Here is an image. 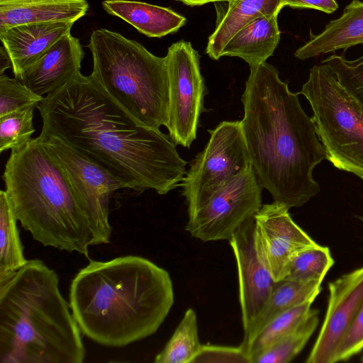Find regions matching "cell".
<instances>
[{
  "instance_id": "obj_1",
  "label": "cell",
  "mask_w": 363,
  "mask_h": 363,
  "mask_svg": "<svg viewBox=\"0 0 363 363\" xmlns=\"http://www.w3.org/2000/svg\"><path fill=\"white\" fill-rule=\"evenodd\" d=\"M42 134L52 135L142 192L180 186L186 162L169 136L115 102L92 76L80 74L38 104Z\"/></svg>"
},
{
  "instance_id": "obj_2",
  "label": "cell",
  "mask_w": 363,
  "mask_h": 363,
  "mask_svg": "<svg viewBox=\"0 0 363 363\" xmlns=\"http://www.w3.org/2000/svg\"><path fill=\"white\" fill-rule=\"evenodd\" d=\"M250 69L241 123L251 165L274 201L301 207L319 193L313 172L326 160L314 121L273 65L264 62Z\"/></svg>"
},
{
  "instance_id": "obj_3",
  "label": "cell",
  "mask_w": 363,
  "mask_h": 363,
  "mask_svg": "<svg viewBox=\"0 0 363 363\" xmlns=\"http://www.w3.org/2000/svg\"><path fill=\"white\" fill-rule=\"evenodd\" d=\"M173 303L169 273L140 256L90 260L70 285L69 305L81 333L106 347L153 335Z\"/></svg>"
},
{
  "instance_id": "obj_4",
  "label": "cell",
  "mask_w": 363,
  "mask_h": 363,
  "mask_svg": "<svg viewBox=\"0 0 363 363\" xmlns=\"http://www.w3.org/2000/svg\"><path fill=\"white\" fill-rule=\"evenodd\" d=\"M81 330L55 270L28 260L0 285V363H82Z\"/></svg>"
},
{
  "instance_id": "obj_5",
  "label": "cell",
  "mask_w": 363,
  "mask_h": 363,
  "mask_svg": "<svg viewBox=\"0 0 363 363\" xmlns=\"http://www.w3.org/2000/svg\"><path fill=\"white\" fill-rule=\"evenodd\" d=\"M2 179L18 221L43 246L89 257L90 246L111 242L38 137L11 150Z\"/></svg>"
},
{
  "instance_id": "obj_6",
  "label": "cell",
  "mask_w": 363,
  "mask_h": 363,
  "mask_svg": "<svg viewBox=\"0 0 363 363\" xmlns=\"http://www.w3.org/2000/svg\"><path fill=\"white\" fill-rule=\"evenodd\" d=\"M91 75L136 121L150 128L168 126L169 82L166 57L105 28L91 34Z\"/></svg>"
},
{
  "instance_id": "obj_7",
  "label": "cell",
  "mask_w": 363,
  "mask_h": 363,
  "mask_svg": "<svg viewBox=\"0 0 363 363\" xmlns=\"http://www.w3.org/2000/svg\"><path fill=\"white\" fill-rule=\"evenodd\" d=\"M300 94L313 111L326 160L363 179V112L325 65L313 66Z\"/></svg>"
},
{
  "instance_id": "obj_8",
  "label": "cell",
  "mask_w": 363,
  "mask_h": 363,
  "mask_svg": "<svg viewBox=\"0 0 363 363\" xmlns=\"http://www.w3.org/2000/svg\"><path fill=\"white\" fill-rule=\"evenodd\" d=\"M208 131V143L190 162L180 184L188 216L252 167L241 121H222Z\"/></svg>"
},
{
  "instance_id": "obj_9",
  "label": "cell",
  "mask_w": 363,
  "mask_h": 363,
  "mask_svg": "<svg viewBox=\"0 0 363 363\" xmlns=\"http://www.w3.org/2000/svg\"><path fill=\"white\" fill-rule=\"evenodd\" d=\"M166 57L169 82V136L175 145L190 147L196 138L199 118L206 111L208 91L200 55L190 42L172 44Z\"/></svg>"
},
{
  "instance_id": "obj_10",
  "label": "cell",
  "mask_w": 363,
  "mask_h": 363,
  "mask_svg": "<svg viewBox=\"0 0 363 363\" xmlns=\"http://www.w3.org/2000/svg\"><path fill=\"white\" fill-rule=\"evenodd\" d=\"M253 169L240 174L188 216L186 230L204 242L229 240L262 207V191Z\"/></svg>"
},
{
  "instance_id": "obj_11",
  "label": "cell",
  "mask_w": 363,
  "mask_h": 363,
  "mask_svg": "<svg viewBox=\"0 0 363 363\" xmlns=\"http://www.w3.org/2000/svg\"><path fill=\"white\" fill-rule=\"evenodd\" d=\"M38 138L59 163L90 218L111 238L110 199L116 190L129 189L128 184L58 138L42 133Z\"/></svg>"
},
{
  "instance_id": "obj_12",
  "label": "cell",
  "mask_w": 363,
  "mask_h": 363,
  "mask_svg": "<svg viewBox=\"0 0 363 363\" xmlns=\"http://www.w3.org/2000/svg\"><path fill=\"white\" fill-rule=\"evenodd\" d=\"M238 268L239 301L246 350L275 285L257 246L255 217L244 222L229 240ZM247 351V350H246Z\"/></svg>"
},
{
  "instance_id": "obj_13",
  "label": "cell",
  "mask_w": 363,
  "mask_h": 363,
  "mask_svg": "<svg viewBox=\"0 0 363 363\" xmlns=\"http://www.w3.org/2000/svg\"><path fill=\"white\" fill-rule=\"evenodd\" d=\"M289 208L274 201L255 216L257 246L275 281L285 279L294 259L318 244L291 218Z\"/></svg>"
},
{
  "instance_id": "obj_14",
  "label": "cell",
  "mask_w": 363,
  "mask_h": 363,
  "mask_svg": "<svg viewBox=\"0 0 363 363\" xmlns=\"http://www.w3.org/2000/svg\"><path fill=\"white\" fill-rule=\"evenodd\" d=\"M324 321L307 363H333L336 351L363 306V267L328 284Z\"/></svg>"
},
{
  "instance_id": "obj_15",
  "label": "cell",
  "mask_w": 363,
  "mask_h": 363,
  "mask_svg": "<svg viewBox=\"0 0 363 363\" xmlns=\"http://www.w3.org/2000/svg\"><path fill=\"white\" fill-rule=\"evenodd\" d=\"M84 57L79 40L67 33L15 78L35 94L48 95L82 74Z\"/></svg>"
},
{
  "instance_id": "obj_16",
  "label": "cell",
  "mask_w": 363,
  "mask_h": 363,
  "mask_svg": "<svg viewBox=\"0 0 363 363\" xmlns=\"http://www.w3.org/2000/svg\"><path fill=\"white\" fill-rule=\"evenodd\" d=\"M74 23L49 21L22 23L0 29V39L17 77L61 37L70 33Z\"/></svg>"
},
{
  "instance_id": "obj_17",
  "label": "cell",
  "mask_w": 363,
  "mask_h": 363,
  "mask_svg": "<svg viewBox=\"0 0 363 363\" xmlns=\"http://www.w3.org/2000/svg\"><path fill=\"white\" fill-rule=\"evenodd\" d=\"M309 36L295 51L296 58L304 60L363 43V1L352 0L321 33L315 35L311 31Z\"/></svg>"
},
{
  "instance_id": "obj_18",
  "label": "cell",
  "mask_w": 363,
  "mask_h": 363,
  "mask_svg": "<svg viewBox=\"0 0 363 363\" xmlns=\"http://www.w3.org/2000/svg\"><path fill=\"white\" fill-rule=\"evenodd\" d=\"M88 9L86 0H0V29L27 23H74Z\"/></svg>"
},
{
  "instance_id": "obj_19",
  "label": "cell",
  "mask_w": 363,
  "mask_h": 363,
  "mask_svg": "<svg viewBox=\"0 0 363 363\" xmlns=\"http://www.w3.org/2000/svg\"><path fill=\"white\" fill-rule=\"evenodd\" d=\"M104 9L132 25L150 38H162L177 32L186 22L184 16L172 9L132 0H105Z\"/></svg>"
},
{
  "instance_id": "obj_20",
  "label": "cell",
  "mask_w": 363,
  "mask_h": 363,
  "mask_svg": "<svg viewBox=\"0 0 363 363\" xmlns=\"http://www.w3.org/2000/svg\"><path fill=\"white\" fill-rule=\"evenodd\" d=\"M277 15L257 18L239 30L228 42L221 57H238L250 67L261 64L271 57L279 40Z\"/></svg>"
},
{
  "instance_id": "obj_21",
  "label": "cell",
  "mask_w": 363,
  "mask_h": 363,
  "mask_svg": "<svg viewBox=\"0 0 363 363\" xmlns=\"http://www.w3.org/2000/svg\"><path fill=\"white\" fill-rule=\"evenodd\" d=\"M284 0H231L216 28L209 36L206 53L213 60L221 52L230 38L253 20L264 16L277 15L284 7Z\"/></svg>"
},
{
  "instance_id": "obj_22",
  "label": "cell",
  "mask_w": 363,
  "mask_h": 363,
  "mask_svg": "<svg viewBox=\"0 0 363 363\" xmlns=\"http://www.w3.org/2000/svg\"><path fill=\"white\" fill-rule=\"evenodd\" d=\"M16 218L6 191H0V285L28 261L23 253Z\"/></svg>"
},
{
  "instance_id": "obj_23",
  "label": "cell",
  "mask_w": 363,
  "mask_h": 363,
  "mask_svg": "<svg viewBox=\"0 0 363 363\" xmlns=\"http://www.w3.org/2000/svg\"><path fill=\"white\" fill-rule=\"evenodd\" d=\"M321 283L318 281L291 279L276 281L267 307L257 323L253 338L264 326L280 313L306 301L313 302L321 291Z\"/></svg>"
},
{
  "instance_id": "obj_24",
  "label": "cell",
  "mask_w": 363,
  "mask_h": 363,
  "mask_svg": "<svg viewBox=\"0 0 363 363\" xmlns=\"http://www.w3.org/2000/svg\"><path fill=\"white\" fill-rule=\"evenodd\" d=\"M202 345L199 339L196 312L189 308L173 335L155 357V363H192Z\"/></svg>"
},
{
  "instance_id": "obj_25",
  "label": "cell",
  "mask_w": 363,
  "mask_h": 363,
  "mask_svg": "<svg viewBox=\"0 0 363 363\" xmlns=\"http://www.w3.org/2000/svg\"><path fill=\"white\" fill-rule=\"evenodd\" d=\"M313 301H306L287 310L269 321L255 336L247 352L252 363L273 344L301 324L311 311Z\"/></svg>"
},
{
  "instance_id": "obj_26",
  "label": "cell",
  "mask_w": 363,
  "mask_h": 363,
  "mask_svg": "<svg viewBox=\"0 0 363 363\" xmlns=\"http://www.w3.org/2000/svg\"><path fill=\"white\" fill-rule=\"evenodd\" d=\"M318 311L311 309L305 320L296 328L261 354L255 363H287L305 347L318 324Z\"/></svg>"
},
{
  "instance_id": "obj_27",
  "label": "cell",
  "mask_w": 363,
  "mask_h": 363,
  "mask_svg": "<svg viewBox=\"0 0 363 363\" xmlns=\"http://www.w3.org/2000/svg\"><path fill=\"white\" fill-rule=\"evenodd\" d=\"M38 105H31L0 117V152L26 146L35 132L33 119Z\"/></svg>"
},
{
  "instance_id": "obj_28",
  "label": "cell",
  "mask_w": 363,
  "mask_h": 363,
  "mask_svg": "<svg viewBox=\"0 0 363 363\" xmlns=\"http://www.w3.org/2000/svg\"><path fill=\"white\" fill-rule=\"evenodd\" d=\"M333 264L329 248L318 245L297 255L285 279L322 282Z\"/></svg>"
},
{
  "instance_id": "obj_29",
  "label": "cell",
  "mask_w": 363,
  "mask_h": 363,
  "mask_svg": "<svg viewBox=\"0 0 363 363\" xmlns=\"http://www.w3.org/2000/svg\"><path fill=\"white\" fill-rule=\"evenodd\" d=\"M321 64L328 67L363 112V55L348 60L342 55H332Z\"/></svg>"
},
{
  "instance_id": "obj_30",
  "label": "cell",
  "mask_w": 363,
  "mask_h": 363,
  "mask_svg": "<svg viewBox=\"0 0 363 363\" xmlns=\"http://www.w3.org/2000/svg\"><path fill=\"white\" fill-rule=\"evenodd\" d=\"M43 99L16 78L0 75V117L31 105H38Z\"/></svg>"
},
{
  "instance_id": "obj_31",
  "label": "cell",
  "mask_w": 363,
  "mask_h": 363,
  "mask_svg": "<svg viewBox=\"0 0 363 363\" xmlns=\"http://www.w3.org/2000/svg\"><path fill=\"white\" fill-rule=\"evenodd\" d=\"M199 362L252 363L242 344L238 347L202 345L192 361V363Z\"/></svg>"
},
{
  "instance_id": "obj_32",
  "label": "cell",
  "mask_w": 363,
  "mask_h": 363,
  "mask_svg": "<svg viewBox=\"0 0 363 363\" xmlns=\"http://www.w3.org/2000/svg\"><path fill=\"white\" fill-rule=\"evenodd\" d=\"M363 350V306L339 345L333 363L347 361Z\"/></svg>"
},
{
  "instance_id": "obj_33",
  "label": "cell",
  "mask_w": 363,
  "mask_h": 363,
  "mask_svg": "<svg viewBox=\"0 0 363 363\" xmlns=\"http://www.w3.org/2000/svg\"><path fill=\"white\" fill-rule=\"evenodd\" d=\"M283 5L284 7L313 9L326 13H333L338 8L335 0H284Z\"/></svg>"
},
{
  "instance_id": "obj_34",
  "label": "cell",
  "mask_w": 363,
  "mask_h": 363,
  "mask_svg": "<svg viewBox=\"0 0 363 363\" xmlns=\"http://www.w3.org/2000/svg\"><path fill=\"white\" fill-rule=\"evenodd\" d=\"M9 68L13 69L12 62L7 51L2 45L0 49V75L4 74V72Z\"/></svg>"
},
{
  "instance_id": "obj_35",
  "label": "cell",
  "mask_w": 363,
  "mask_h": 363,
  "mask_svg": "<svg viewBox=\"0 0 363 363\" xmlns=\"http://www.w3.org/2000/svg\"><path fill=\"white\" fill-rule=\"evenodd\" d=\"M183 4L190 6H201L204 5L206 4L211 3V2H220V1H230L231 0H178Z\"/></svg>"
},
{
  "instance_id": "obj_36",
  "label": "cell",
  "mask_w": 363,
  "mask_h": 363,
  "mask_svg": "<svg viewBox=\"0 0 363 363\" xmlns=\"http://www.w3.org/2000/svg\"><path fill=\"white\" fill-rule=\"evenodd\" d=\"M361 361L363 362V357H362V358L361 359Z\"/></svg>"
}]
</instances>
